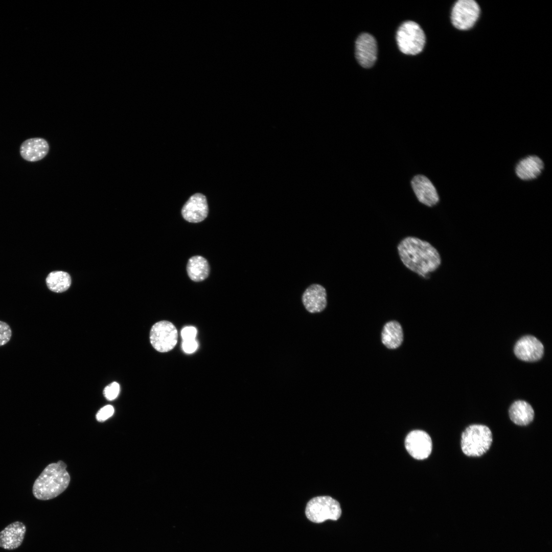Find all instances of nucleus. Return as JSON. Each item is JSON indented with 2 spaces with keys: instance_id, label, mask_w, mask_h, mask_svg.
I'll return each mask as SVG.
<instances>
[{
  "instance_id": "1",
  "label": "nucleus",
  "mask_w": 552,
  "mask_h": 552,
  "mask_svg": "<svg viewBox=\"0 0 552 552\" xmlns=\"http://www.w3.org/2000/svg\"><path fill=\"white\" fill-rule=\"evenodd\" d=\"M397 254L402 265L419 277L429 279L441 266L439 251L430 242L414 236H407L397 246Z\"/></svg>"
},
{
  "instance_id": "2",
  "label": "nucleus",
  "mask_w": 552,
  "mask_h": 552,
  "mask_svg": "<svg viewBox=\"0 0 552 552\" xmlns=\"http://www.w3.org/2000/svg\"><path fill=\"white\" fill-rule=\"evenodd\" d=\"M66 467L62 461L48 465L33 484L32 493L34 496L38 500H47L62 493L70 481Z\"/></svg>"
},
{
  "instance_id": "3",
  "label": "nucleus",
  "mask_w": 552,
  "mask_h": 552,
  "mask_svg": "<svg viewBox=\"0 0 552 552\" xmlns=\"http://www.w3.org/2000/svg\"><path fill=\"white\" fill-rule=\"evenodd\" d=\"M492 442V434L486 425L473 424L467 427L461 438V448L468 456L478 457L485 454Z\"/></svg>"
},
{
  "instance_id": "4",
  "label": "nucleus",
  "mask_w": 552,
  "mask_h": 552,
  "mask_svg": "<svg viewBox=\"0 0 552 552\" xmlns=\"http://www.w3.org/2000/svg\"><path fill=\"white\" fill-rule=\"evenodd\" d=\"M396 39L401 52L405 54L415 55L422 51L426 37L419 24L412 21H407L398 28Z\"/></svg>"
},
{
  "instance_id": "5",
  "label": "nucleus",
  "mask_w": 552,
  "mask_h": 552,
  "mask_svg": "<svg viewBox=\"0 0 552 552\" xmlns=\"http://www.w3.org/2000/svg\"><path fill=\"white\" fill-rule=\"evenodd\" d=\"M305 514L311 521L321 523L327 520H337L341 514L339 503L329 496L313 498L307 503Z\"/></svg>"
},
{
  "instance_id": "6",
  "label": "nucleus",
  "mask_w": 552,
  "mask_h": 552,
  "mask_svg": "<svg viewBox=\"0 0 552 552\" xmlns=\"http://www.w3.org/2000/svg\"><path fill=\"white\" fill-rule=\"evenodd\" d=\"M480 8L473 0H459L454 5L451 14V22L456 29L466 30L471 28L478 18Z\"/></svg>"
},
{
  "instance_id": "7",
  "label": "nucleus",
  "mask_w": 552,
  "mask_h": 552,
  "mask_svg": "<svg viewBox=\"0 0 552 552\" xmlns=\"http://www.w3.org/2000/svg\"><path fill=\"white\" fill-rule=\"evenodd\" d=\"M176 327L171 322L163 320L155 323L150 332V340L153 347L160 352L173 349L177 341Z\"/></svg>"
},
{
  "instance_id": "8",
  "label": "nucleus",
  "mask_w": 552,
  "mask_h": 552,
  "mask_svg": "<svg viewBox=\"0 0 552 552\" xmlns=\"http://www.w3.org/2000/svg\"><path fill=\"white\" fill-rule=\"evenodd\" d=\"M405 445L409 454L418 460L427 458L432 448L430 436L426 432L420 430L410 432L406 437Z\"/></svg>"
},
{
  "instance_id": "9",
  "label": "nucleus",
  "mask_w": 552,
  "mask_h": 552,
  "mask_svg": "<svg viewBox=\"0 0 552 552\" xmlns=\"http://www.w3.org/2000/svg\"><path fill=\"white\" fill-rule=\"evenodd\" d=\"M377 44L375 38L367 33L361 34L355 42V57L364 68L373 66L377 60Z\"/></svg>"
},
{
  "instance_id": "10",
  "label": "nucleus",
  "mask_w": 552,
  "mask_h": 552,
  "mask_svg": "<svg viewBox=\"0 0 552 552\" xmlns=\"http://www.w3.org/2000/svg\"><path fill=\"white\" fill-rule=\"evenodd\" d=\"M544 347L536 337L531 335L522 337L516 342L514 348L515 355L525 361H535L543 356Z\"/></svg>"
},
{
  "instance_id": "11",
  "label": "nucleus",
  "mask_w": 552,
  "mask_h": 552,
  "mask_svg": "<svg viewBox=\"0 0 552 552\" xmlns=\"http://www.w3.org/2000/svg\"><path fill=\"white\" fill-rule=\"evenodd\" d=\"M208 212L206 197L200 193H196L191 196L181 210L183 218L192 223H198L204 220Z\"/></svg>"
},
{
  "instance_id": "12",
  "label": "nucleus",
  "mask_w": 552,
  "mask_h": 552,
  "mask_svg": "<svg viewBox=\"0 0 552 552\" xmlns=\"http://www.w3.org/2000/svg\"><path fill=\"white\" fill-rule=\"evenodd\" d=\"M411 185L417 198L421 203L429 207L438 203L439 197L436 189L426 176L422 175L415 176L411 181Z\"/></svg>"
},
{
  "instance_id": "13",
  "label": "nucleus",
  "mask_w": 552,
  "mask_h": 552,
  "mask_svg": "<svg viewBox=\"0 0 552 552\" xmlns=\"http://www.w3.org/2000/svg\"><path fill=\"white\" fill-rule=\"evenodd\" d=\"M302 300L305 309L309 313L321 312L327 305L326 290L319 284H312L304 292Z\"/></svg>"
},
{
  "instance_id": "14",
  "label": "nucleus",
  "mask_w": 552,
  "mask_h": 552,
  "mask_svg": "<svg viewBox=\"0 0 552 552\" xmlns=\"http://www.w3.org/2000/svg\"><path fill=\"white\" fill-rule=\"evenodd\" d=\"M26 532V525L20 521L13 522L0 532V547L14 550L22 544Z\"/></svg>"
},
{
  "instance_id": "15",
  "label": "nucleus",
  "mask_w": 552,
  "mask_h": 552,
  "mask_svg": "<svg viewBox=\"0 0 552 552\" xmlns=\"http://www.w3.org/2000/svg\"><path fill=\"white\" fill-rule=\"evenodd\" d=\"M49 150V146L47 141L40 137L27 139L20 147L21 156L26 160L32 162L43 158Z\"/></svg>"
},
{
  "instance_id": "16",
  "label": "nucleus",
  "mask_w": 552,
  "mask_h": 552,
  "mask_svg": "<svg viewBox=\"0 0 552 552\" xmlns=\"http://www.w3.org/2000/svg\"><path fill=\"white\" fill-rule=\"evenodd\" d=\"M543 168V162L539 157L530 155L521 159L517 164L515 171L519 178L527 180L537 178Z\"/></svg>"
},
{
  "instance_id": "17",
  "label": "nucleus",
  "mask_w": 552,
  "mask_h": 552,
  "mask_svg": "<svg viewBox=\"0 0 552 552\" xmlns=\"http://www.w3.org/2000/svg\"><path fill=\"white\" fill-rule=\"evenodd\" d=\"M509 412L510 419L518 425H527L534 418L533 407L525 401L518 400L514 402L510 406Z\"/></svg>"
},
{
  "instance_id": "18",
  "label": "nucleus",
  "mask_w": 552,
  "mask_h": 552,
  "mask_svg": "<svg viewBox=\"0 0 552 552\" xmlns=\"http://www.w3.org/2000/svg\"><path fill=\"white\" fill-rule=\"evenodd\" d=\"M381 339L383 344L388 349L398 348L403 339V330L400 324L396 321H390L384 326Z\"/></svg>"
},
{
  "instance_id": "19",
  "label": "nucleus",
  "mask_w": 552,
  "mask_h": 552,
  "mask_svg": "<svg viewBox=\"0 0 552 552\" xmlns=\"http://www.w3.org/2000/svg\"><path fill=\"white\" fill-rule=\"evenodd\" d=\"M187 270L189 278L193 281L200 282L208 278L210 267L207 260L200 256L190 258L188 261Z\"/></svg>"
},
{
  "instance_id": "20",
  "label": "nucleus",
  "mask_w": 552,
  "mask_h": 552,
  "mask_svg": "<svg viewBox=\"0 0 552 552\" xmlns=\"http://www.w3.org/2000/svg\"><path fill=\"white\" fill-rule=\"evenodd\" d=\"M48 288L52 291L61 293L67 290L71 284L70 274L62 271L50 272L45 279Z\"/></svg>"
},
{
  "instance_id": "21",
  "label": "nucleus",
  "mask_w": 552,
  "mask_h": 552,
  "mask_svg": "<svg viewBox=\"0 0 552 552\" xmlns=\"http://www.w3.org/2000/svg\"><path fill=\"white\" fill-rule=\"evenodd\" d=\"M12 336V330L9 325L0 320V347L7 343Z\"/></svg>"
},
{
  "instance_id": "22",
  "label": "nucleus",
  "mask_w": 552,
  "mask_h": 552,
  "mask_svg": "<svg viewBox=\"0 0 552 552\" xmlns=\"http://www.w3.org/2000/svg\"><path fill=\"white\" fill-rule=\"evenodd\" d=\"M119 392V384L116 382H113L105 387L103 394L108 400L111 401L117 397Z\"/></svg>"
},
{
  "instance_id": "23",
  "label": "nucleus",
  "mask_w": 552,
  "mask_h": 552,
  "mask_svg": "<svg viewBox=\"0 0 552 552\" xmlns=\"http://www.w3.org/2000/svg\"><path fill=\"white\" fill-rule=\"evenodd\" d=\"M114 413V408L112 405H107L102 408L97 412L96 419L99 422H104L111 417Z\"/></svg>"
},
{
  "instance_id": "24",
  "label": "nucleus",
  "mask_w": 552,
  "mask_h": 552,
  "mask_svg": "<svg viewBox=\"0 0 552 552\" xmlns=\"http://www.w3.org/2000/svg\"><path fill=\"white\" fill-rule=\"evenodd\" d=\"M197 333L196 329L192 326L186 327L181 331V336L183 340L194 339Z\"/></svg>"
},
{
  "instance_id": "25",
  "label": "nucleus",
  "mask_w": 552,
  "mask_h": 552,
  "mask_svg": "<svg viewBox=\"0 0 552 552\" xmlns=\"http://www.w3.org/2000/svg\"><path fill=\"white\" fill-rule=\"evenodd\" d=\"M182 348L185 352L188 353H192L195 351L197 348V343L195 339L183 340Z\"/></svg>"
}]
</instances>
